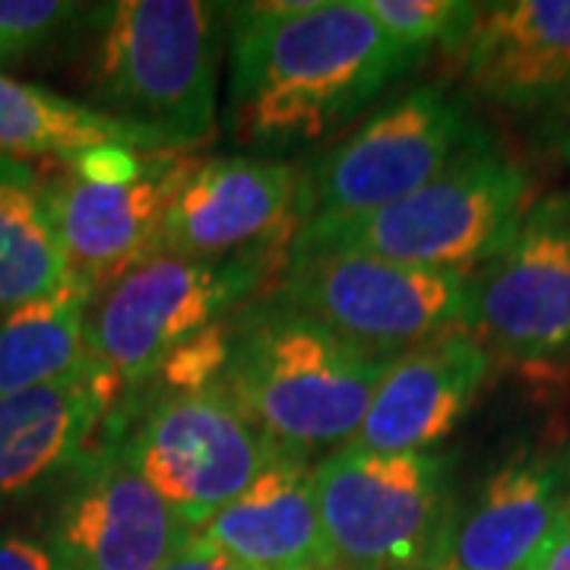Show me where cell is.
<instances>
[{
    "label": "cell",
    "mask_w": 570,
    "mask_h": 570,
    "mask_svg": "<svg viewBox=\"0 0 570 570\" xmlns=\"http://www.w3.org/2000/svg\"><path fill=\"white\" fill-rule=\"evenodd\" d=\"M70 266L45 204V181L26 159L0 156V317L61 288Z\"/></svg>",
    "instance_id": "20"
},
{
    "label": "cell",
    "mask_w": 570,
    "mask_h": 570,
    "mask_svg": "<svg viewBox=\"0 0 570 570\" xmlns=\"http://www.w3.org/2000/svg\"><path fill=\"white\" fill-rule=\"evenodd\" d=\"M485 130L463 99L441 86H415L374 111L302 178V225L362 219L438 178Z\"/></svg>",
    "instance_id": "8"
},
{
    "label": "cell",
    "mask_w": 570,
    "mask_h": 570,
    "mask_svg": "<svg viewBox=\"0 0 570 570\" xmlns=\"http://www.w3.org/2000/svg\"><path fill=\"white\" fill-rule=\"evenodd\" d=\"M469 276L330 254L285 264L273 298L317 317L352 346L393 362L463 324Z\"/></svg>",
    "instance_id": "9"
},
{
    "label": "cell",
    "mask_w": 570,
    "mask_h": 570,
    "mask_svg": "<svg viewBox=\"0 0 570 570\" xmlns=\"http://www.w3.org/2000/svg\"><path fill=\"white\" fill-rule=\"evenodd\" d=\"M140 153L124 149V146H99V149H86L80 156L67 159V168L86 184H99V187H121L134 184L142 175Z\"/></svg>",
    "instance_id": "25"
},
{
    "label": "cell",
    "mask_w": 570,
    "mask_h": 570,
    "mask_svg": "<svg viewBox=\"0 0 570 570\" xmlns=\"http://www.w3.org/2000/svg\"><path fill=\"white\" fill-rule=\"evenodd\" d=\"M118 396V384L92 362L51 384L0 396V517L55 498L92 450Z\"/></svg>",
    "instance_id": "14"
},
{
    "label": "cell",
    "mask_w": 570,
    "mask_h": 570,
    "mask_svg": "<svg viewBox=\"0 0 570 570\" xmlns=\"http://www.w3.org/2000/svg\"><path fill=\"white\" fill-rule=\"evenodd\" d=\"M99 146H124L153 156L175 149L159 134L111 118L96 105L0 73V156H58L67 163Z\"/></svg>",
    "instance_id": "19"
},
{
    "label": "cell",
    "mask_w": 570,
    "mask_h": 570,
    "mask_svg": "<svg viewBox=\"0 0 570 570\" xmlns=\"http://www.w3.org/2000/svg\"><path fill=\"white\" fill-rule=\"evenodd\" d=\"M228 355H232V321L225 317L171 348L159 371L153 374V381H146L142 387L163 390V393H194V390L213 387L223 381Z\"/></svg>",
    "instance_id": "24"
},
{
    "label": "cell",
    "mask_w": 570,
    "mask_h": 570,
    "mask_svg": "<svg viewBox=\"0 0 570 570\" xmlns=\"http://www.w3.org/2000/svg\"><path fill=\"white\" fill-rule=\"evenodd\" d=\"M302 225V175L261 156L194 163L168 206L156 254L197 261L292 245Z\"/></svg>",
    "instance_id": "12"
},
{
    "label": "cell",
    "mask_w": 570,
    "mask_h": 570,
    "mask_svg": "<svg viewBox=\"0 0 570 570\" xmlns=\"http://www.w3.org/2000/svg\"><path fill=\"white\" fill-rule=\"evenodd\" d=\"M7 61H17V58H13V55L7 51V45L0 41V63H7Z\"/></svg>",
    "instance_id": "30"
},
{
    "label": "cell",
    "mask_w": 570,
    "mask_h": 570,
    "mask_svg": "<svg viewBox=\"0 0 570 570\" xmlns=\"http://www.w3.org/2000/svg\"><path fill=\"white\" fill-rule=\"evenodd\" d=\"M330 570H333V568H330Z\"/></svg>",
    "instance_id": "32"
},
{
    "label": "cell",
    "mask_w": 570,
    "mask_h": 570,
    "mask_svg": "<svg viewBox=\"0 0 570 570\" xmlns=\"http://www.w3.org/2000/svg\"><path fill=\"white\" fill-rule=\"evenodd\" d=\"M102 434L190 530H204L213 513L245 494L273 456L223 384L194 393H121Z\"/></svg>",
    "instance_id": "6"
},
{
    "label": "cell",
    "mask_w": 570,
    "mask_h": 570,
    "mask_svg": "<svg viewBox=\"0 0 570 570\" xmlns=\"http://www.w3.org/2000/svg\"><path fill=\"white\" fill-rule=\"evenodd\" d=\"M0 570H55V561L41 539L0 530Z\"/></svg>",
    "instance_id": "26"
},
{
    "label": "cell",
    "mask_w": 570,
    "mask_h": 570,
    "mask_svg": "<svg viewBox=\"0 0 570 570\" xmlns=\"http://www.w3.org/2000/svg\"><path fill=\"white\" fill-rule=\"evenodd\" d=\"M276 266L273 247L216 261L146 257L92 295L86 311L89 362L121 393L142 387L171 348L245 305Z\"/></svg>",
    "instance_id": "7"
},
{
    "label": "cell",
    "mask_w": 570,
    "mask_h": 570,
    "mask_svg": "<svg viewBox=\"0 0 570 570\" xmlns=\"http://www.w3.org/2000/svg\"><path fill=\"white\" fill-rule=\"evenodd\" d=\"M197 535L102 434L45 504L55 570H159Z\"/></svg>",
    "instance_id": "11"
},
{
    "label": "cell",
    "mask_w": 570,
    "mask_h": 570,
    "mask_svg": "<svg viewBox=\"0 0 570 570\" xmlns=\"http://www.w3.org/2000/svg\"><path fill=\"white\" fill-rule=\"evenodd\" d=\"M190 168L194 159L159 153L146 159L137 181L121 187L86 184L70 168L41 175L48 216L70 276L96 295L124 269L153 257L168 206Z\"/></svg>",
    "instance_id": "13"
},
{
    "label": "cell",
    "mask_w": 570,
    "mask_h": 570,
    "mask_svg": "<svg viewBox=\"0 0 570 570\" xmlns=\"http://www.w3.org/2000/svg\"><path fill=\"white\" fill-rule=\"evenodd\" d=\"M532 570H570V498L561 520H558V527L551 530L546 549L539 551Z\"/></svg>",
    "instance_id": "29"
},
{
    "label": "cell",
    "mask_w": 570,
    "mask_h": 570,
    "mask_svg": "<svg viewBox=\"0 0 570 570\" xmlns=\"http://www.w3.org/2000/svg\"><path fill=\"white\" fill-rule=\"evenodd\" d=\"M197 539L247 570H330L314 463L273 450L245 494L213 513Z\"/></svg>",
    "instance_id": "18"
},
{
    "label": "cell",
    "mask_w": 570,
    "mask_h": 570,
    "mask_svg": "<svg viewBox=\"0 0 570 570\" xmlns=\"http://www.w3.org/2000/svg\"><path fill=\"white\" fill-rule=\"evenodd\" d=\"M159 570H247L245 564L232 561L223 551L209 549L206 542H200L197 535L184 546L171 561H165Z\"/></svg>",
    "instance_id": "28"
},
{
    "label": "cell",
    "mask_w": 570,
    "mask_h": 570,
    "mask_svg": "<svg viewBox=\"0 0 570 570\" xmlns=\"http://www.w3.org/2000/svg\"><path fill=\"white\" fill-rule=\"evenodd\" d=\"M225 7L204 0H118L92 10L89 86L96 108L178 146L216 121Z\"/></svg>",
    "instance_id": "4"
},
{
    "label": "cell",
    "mask_w": 570,
    "mask_h": 570,
    "mask_svg": "<svg viewBox=\"0 0 570 570\" xmlns=\"http://www.w3.org/2000/svg\"><path fill=\"white\" fill-rule=\"evenodd\" d=\"M530 213V175L508 159L489 134L409 197L324 228H298L292 261L365 254L393 264L460 273L491 264Z\"/></svg>",
    "instance_id": "3"
},
{
    "label": "cell",
    "mask_w": 570,
    "mask_h": 570,
    "mask_svg": "<svg viewBox=\"0 0 570 570\" xmlns=\"http://www.w3.org/2000/svg\"><path fill=\"white\" fill-rule=\"evenodd\" d=\"M92 10L61 0H0V41L20 61L89 29Z\"/></svg>",
    "instance_id": "23"
},
{
    "label": "cell",
    "mask_w": 570,
    "mask_h": 570,
    "mask_svg": "<svg viewBox=\"0 0 570 570\" xmlns=\"http://www.w3.org/2000/svg\"><path fill=\"white\" fill-rule=\"evenodd\" d=\"M561 463H564V479H568V494H570V448H568V456H564Z\"/></svg>",
    "instance_id": "31"
},
{
    "label": "cell",
    "mask_w": 570,
    "mask_h": 570,
    "mask_svg": "<svg viewBox=\"0 0 570 570\" xmlns=\"http://www.w3.org/2000/svg\"><path fill=\"white\" fill-rule=\"evenodd\" d=\"M489 367L491 352L463 326L396 355L371 396L352 448L431 453L466 419Z\"/></svg>",
    "instance_id": "15"
},
{
    "label": "cell",
    "mask_w": 570,
    "mask_h": 570,
    "mask_svg": "<svg viewBox=\"0 0 570 570\" xmlns=\"http://www.w3.org/2000/svg\"><path fill=\"white\" fill-rule=\"evenodd\" d=\"M460 326L517 365H570V194L530 206L510 245L469 279Z\"/></svg>",
    "instance_id": "10"
},
{
    "label": "cell",
    "mask_w": 570,
    "mask_h": 570,
    "mask_svg": "<svg viewBox=\"0 0 570 570\" xmlns=\"http://www.w3.org/2000/svg\"><path fill=\"white\" fill-rule=\"evenodd\" d=\"M228 127L235 140L285 153L333 134L422 61L365 0L228 7Z\"/></svg>",
    "instance_id": "1"
},
{
    "label": "cell",
    "mask_w": 570,
    "mask_h": 570,
    "mask_svg": "<svg viewBox=\"0 0 570 570\" xmlns=\"http://www.w3.org/2000/svg\"><path fill=\"white\" fill-rule=\"evenodd\" d=\"M371 17L400 45L425 58L434 45L456 51L475 20L479 3L463 0H365Z\"/></svg>",
    "instance_id": "22"
},
{
    "label": "cell",
    "mask_w": 570,
    "mask_h": 570,
    "mask_svg": "<svg viewBox=\"0 0 570 570\" xmlns=\"http://www.w3.org/2000/svg\"><path fill=\"white\" fill-rule=\"evenodd\" d=\"M456 51L475 96L542 115L570 89V0L479 3Z\"/></svg>",
    "instance_id": "16"
},
{
    "label": "cell",
    "mask_w": 570,
    "mask_h": 570,
    "mask_svg": "<svg viewBox=\"0 0 570 570\" xmlns=\"http://www.w3.org/2000/svg\"><path fill=\"white\" fill-rule=\"evenodd\" d=\"M539 142L570 171V89L542 111Z\"/></svg>",
    "instance_id": "27"
},
{
    "label": "cell",
    "mask_w": 570,
    "mask_h": 570,
    "mask_svg": "<svg viewBox=\"0 0 570 570\" xmlns=\"http://www.w3.org/2000/svg\"><path fill=\"white\" fill-rule=\"evenodd\" d=\"M333 570H441L456 498L444 453L340 448L314 463Z\"/></svg>",
    "instance_id": "5"
},
{
    "label": "cell",
    "mask_w": 570,
    "mask_h": 570,
    "mask_svg": "<svg viewBox=\"0 0 570 570\" xmlns=\"http://www.w3.org/2000/svg\"><path fill=\"white\" fill-rule=\"evenodd\" d=\"M568 498L558 456L517 450L456 504L441 570H532Z\"/></svg>",
    "instance_id": "17"
},
{
    "label": "cell",
    "mask_w": 570,
    "mask_h": 570,
    "mask_svg": "<svg viewBox=\"0 0 570 570\" xmlns=\"http://www.w3.org/2000/svg\"><path fill=\"white\" fill-rule=\"evenodd\" d=\"M387 367V358L269 295L232 321L219 384L269 448L314 463L355 441Z\"/></svg>",
    "instance_id": "2"
},
{
    "label": "cell",
    "mask_w": 570,
    "mask_h": 570,
    "mask_svg": "<svg viewBox=\"0 0 570 570\" xmlns=\"http://www.w3.org/2000/svg\"><path fill=\"white\" fill-rule=\"evenodd\" d=\"M89 302L92 288L70 276L61 288L0 317V396L51 384L89 362Z\"/></svg>",
    "instance_id": "21"
}]
</instances>
